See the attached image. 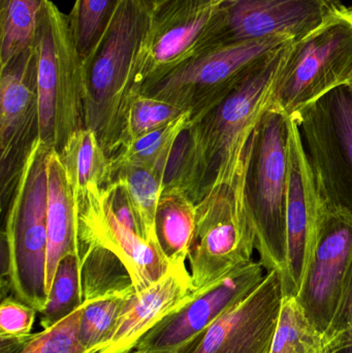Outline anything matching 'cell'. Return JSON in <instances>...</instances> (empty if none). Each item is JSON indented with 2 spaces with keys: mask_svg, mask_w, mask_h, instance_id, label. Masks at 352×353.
I'll list each match as a JSON object with an SVG mask.
<instances>
[{
  "mask_svg": "<svg viewBox=\"0 0 352 353\" xmlns=\"http://www.w3.org/2000/svg\"><path fill=\"white\" fill-rule=\"evenodd\" d=\"M103 192L116 218L143 238L138 217L125 187L113 180L103 189Z\"/></svg>",
  "mask_w": 352,
  "mask_h": 353,
  "instance_id": "e575fe53",
  "label": "cell"
},
{
  "mask_svg": "<svg viewBox=\"0 0 352 353\" xmlns=\"http://www.w3.org/2000/svg\"><path fill=\"white\" fill-rule=\"evenodd\" d=\"M351 265L352 218L322 205L315 250L297 296L320 331L328 333L338 319Z\"/></svg>",
  "mask_w": 352,
  "mask_h": 353,
  "instance_id": "7c38bea8",
  "label": "cell"
},
{
  "mask_svg": "<svg viewBox=\"0 0 352 353\" xmlns=\"http://www.w3.org/2000/svg\"><path fill=\"white\" fill-rule=\"evenodd\" d=\"M103 189L91 192L76 209L80 256L89 246L109 249L123 261L136 292H141L163 278L171 265L157 245L147 242L116 218Z\"/></svg>",
  "mask_w": 352,
  "mask_h": 353,
  "instance_id": "2e32d148",
  "label": "cell"
},
{
  "mask_svg": "<svg viewBox=\"0 0 352 353\" xmlns=\"http://www.w3.org/2000/svg\"><path fill=\"white\" fill-rule=\"evenodd\" d=\"M39 311L16 298L8 296L0 305V336L24 337L32 334Z\"/></svg>",
  "mask_w": 352,
  "mask_h": 353,
  "instance_id": "d6a6232c",
  "label": "cell"
},
{
  "mask_svg": "<svg viewBox=\"0 0 352 353\" xmlns=\"http://www.w3.org/2000/svg\"><path fill=\"white\" fill-rule=\"evenodd\" d=\"M29 336H24V337L0 336V353L20 352L28 340Z\"/></svg>",
  "mask_w": 352,
  "mask_h": 353,
  "instance_id": "d590c367",
  "label": "cell"
},
{
  "mask_svg": "<svg viewBox=\"0 0 352 353\" xmlns=\"http://www.w3.org/2000/svg\"><path fill=\"white\" fill-rule=\"evenodd\" d=\"M132 353H142V352H132Z\"/></svg>",
  "mask_w": 352,
  "mask_h": 353,
  "instance_id": "f35d334b",
  "label": "cell"
},
{
  "mask_svg": "<svg viewBox=\"0 0 352 353\" xmlns=\"http://www.w3.org/2000/svg\"><path fill=\"white\" fill-rule=\"evenodd\" d=\"M113 180L125 187L138 217L143 239L158 246L155 217L163 191V174L156 170L121 165L113 167Z\"/></svg>",
  "mask_w": 352,
  "mask_h": 353,
  "instance_id": "d4e9b609",
  "label": "cell"
},
{
  "mask_svg": "<svg viewBox=\"0 0 352 353\" xmlns=\"http://www.w3.org/2000/svg\"><path fill=\"white\" fill-rule=\"evenodd\" d=\"M56 57L55 149L61 150L68 139L84 124V78L83 63L72 43L68 16L53 2Z\"/></svg>",
  "mask_w": 352,
  "mask_h": 353,
  "instance_id": "ac0fdd59",
  "label": "cell"
},
{
  "mask_svg": "<svg viewBox=\"0 0 352 353\" xmlns=\"http://www.w3.org/2000/svg\"><path fill=\"white\" fill-rule=\"evenodd\" d=\"M82 307L50 329L31 334L19 353H90L79 339Z\"/></svg>",
  "mask_w": 352,
  "mask_h": 353,
  "instance_id": "1f68e13d",
  "label": "cell"
},
{
  "mask_svg": "<svg viewBox=\"0 0 352 353\" xmlns=\"http://www.w3.org/2000/svg\"><path fill=\"white\" fill-rule=\"evenodd\" d=\"M54 147L37 139L27 157L6 216L1 296L43 310L47 302L48 159Z\"/></svg>",
  "mask_w": 352,
  "mask_h": 353,
  "instance_id": "3957f363",
  "label": "cell"
},
{
  "mask_svg": "<svg viewBox=\"0 0 352 353\" xmlns=\"http://www.w3.org/2000/svg\"><path fill=\"white\" fill-rule=\"evenodd\" d=\"M192 290L191 275L186 265H171L158 281L132 294L113 338L99 353L134 352L143 336Z\"/></svg>",
  "mask_w": 352,
  "mask_h": 353,
  "instance_id": "e0dca14e",
  "label": "cell"
},
{
  "mask_svg": "<svg viewBox=\"0 0 352 353\" xmlns=\"http://www.w3.org/2000/svg\"><path fill=\"white\" fill-rule=\"evenodd\" d=\"M322 207L352 218V90L340 85L296 112Z\"/></svg>",
  "mask_w": 352,
  "mask_h": 353,
  "instance_id": "8992f818",
  "label": "cell"
},
{
  "mask_svg": "<svg viewBox=\"0 0 352 353\" xmlns=\"http://www.w3.org/2000/svg\"><path fill=\"white\" fill-rule=\"evenodd\" d=\"M282 301L280 275L268 272L247 298L175 353H270Z\"/></svg>",
  "mask_w": 352,
  "mask_h": 353,
  "instance_id": "4fadbf2b",
  "label": "cell"
},
{
  "mask_svg": "<svg viewBox=\"0 0 352 353\" xmlns=\"http://www.w3.org/2000/svg\"><path fill=\"white\" fill-rule=\"evenodd\" d=\"M184 113L186 112L177 105L140 91H132L128 99L125 132L121 147L143 134L167 125Z\"/></svg>",
  "mask_w": 352,
  "mask_h": 353,
  "instance_id": "4dcf8cb0",
  "label": "cell"
},
{
  "mask_svg": "<svg viewBox=\"0 0 352 353\" xmlns=\"http://www.w3.org/2000/svg\"><path fill=\"white\" fill-rule=\"evenodd\" d=\"M58 152L74 191L76 209L91 192L101 190L111 183V157L99 144L94 132L89 128L74 132Z\"/></svg>",
  "mask_w": 352,
  "mask_h": 353,
  "instance_id": "ffe728a7",
  "label": "cell"
},
{
  "mask_svg": "<svg viewBox=\"0 0 352 353\" xmlns=\"http://www.w3.org/2000/svg\"><path fill=\"white\" fill-rule=\"evenodd\" d=\"M189 112L177 119L143 134L122 146L112 157V165H130L156 170L165 176L167 161L176 141L190 123Z\"/></svg>",
  "mask_w": 352,
  "mask_h": 353,
  "instance_id": "484cf974",
  "label": "cell"
},
{
  "mask_svg": "<svg viewBox=\"0 0 352 353\" xmlns=\"http://www.w3.org/2000/svg\"><path fill=\"white\" fill-rule=\"evenodd\" d=\"M80 255L64 256L58 265L47 302L41 314V327L50 329L64 321L84 305L81 283Z\"/></svg>",
  "mask_w": 352,
  "mask_h": 353,
  "instance_id": "f1b7e54d",
  "label": "cell"
},
{
  "mask_svg": "<svg viewBox=\"0 0 352 353\" xmlns=\"http://www.w3.org/2000/svg\"><path fill=\"white\" fill-rule=\"evenodd\" d=\"M50 0H0V65L35 45Z\"/></svg>",
  "mask_w": 352,
  "mask_h": 353,
  "instance_id": "603a6c76",
  "label": "cell"
},
{
  "mask_svg": "<svg viewBox=\"0 0 352 353\" xmlns=\"http://www.w3.org/2000/svg\"><path fill=\"white\" fill-rule=\"evenodd\" d=\"M155 230L159 248L169 265H185L196 239V203L184 189H163Z\"/></svg>",
  "mask_w": 352,
  "mask_h": 353,
  "instance_id": "44dd1931",
  "label": "cell"
},
{
  "mask_svg": "<svg viewBox=\"0 0 352 353\" xmlns=\"http://www.w3.org/2000/svg\"><path fill=\"white\" fill-rule=\"evenodd\" d=\"M293 39L274 37L205 52L140 92L177 105L196 119L218 105L265 54Z\"/></svg>",
  "mask_w": 352,
  "mask_h": 353,
  "instance_id": "ba28073f",
  "label": "cell"
},
{
  "mask_svg": "<svg viewBox=\"0 0 352 353\" xmlns=\"http://www.w3.org/2000/svg\"><path fill=\"white\" fill-rule=\"evenodd\" d=\"M320 195L295 119L289 116L287 203V263L283 298H297L316 247Z\"/></svg>",
  "mask_w": 352,
  "mask_h": 353,
  "instance_id": "9a60e30c",
  "label": "cell"
},
{
  "mask_svg": "<svg viewBox=\"0 0 352 353\" xmlns=\"http://www.w3.org/2000/svg\"><path fill=\"white\" fill-rule=\"evenodd\" d=\"M245 167L233 182L196 203V239L188 256L194 290L253 261L256 239L244 199Z\"/></svg>",
  "mask_w": 352,
  "mask_h": 353,
  "instance_id": "52a82bcc",
  "label": "cell"
},
{
  "mask_svg": "<svg viewBox=\"0 0 352 353\" xmlns=\"http://www.w3.org/2000/svg\"><path fill=\"white\" fill-rule=\"evenodd\" d=\"M37 46L0 65V176L2 210L10 205L23 168L39 138Z\"/></svg>",
  "mask_w": 352,
  "mask_h": 353,
  "instance_id": "30bf717a",
  "label": "cell"
},
{
  "mask_svg": "<svg viewBox=\"0 0 352 353\" xmlns=\"http://www.w3.org/2000/svg\"><path fill=\"white\" fill-rule=\"evenodd\" d=\"M270 353H330L328 336L308 319L297 298H283Z\"/></svg>",
  "mask_w": 352,
  "mask_h": 353,
  "instance_id": "4316f807",
  "label": "cell"
},
{
  "mask_svg": "<svg viewBox=\"0 0 352 353\" xmlns=\"http://www.w3.org/2000/svg\"><path fill=\"white\" fill-rule=\"evenodd\" d=\"M220 6L221 0H165L153 6L150 37L138 60L132 91L214 49Z\"/></svg>",
  "mask_w": 352,
  "mask_h": 353,
  "instance_id": "9c48e42d",
  "label": "cell"
},
{
  "mask_svg": "<svg viewBox=\"0 0 352 353\" xmlns=\"http://www.w3.org/2000/svg\"><path fill=\"white\" fill-rule=\"evenodd\" d=\"M80 270L84 303L112 294L136 292L127 268L109 249L87 247L81 254Z\"/></svg>",
  "mask_w": 352,
  "mask_h": 353,
  "instance_id": "7402d4cb",
  "label": "cell"
},
{
  "mask_svg": "<svg viewBox=\"0 0 352 353\" xmlns=\"http://www.w3.org/2000/svg\"><path fill=\"white\" fill-rule=\"evenodd\" d=\"M134 292L112 294L84 303L79 339L87 352L99 353L111 341Z\"/></svg>",
  "mask_w": 352,
  "mask_h": 353,
  "instance_id": "f546056e",
  "label": "cell"
},
{
  "mask_svg": "<svg viewBox=\"0 0 352 353\" xmlns=\"http://www.w3.org/2000/svg\"><path fill=\"white\" fill-rule=\"evenodd\" d=\"M289 116L270 105L247 145L244 199L267 272L282 277L287 263Z\"/></svg>",
  "mask_w": 352,
  "mask_h": 353,
  "instance_id": "277c9868",
  "label": "cell"
},
{
  "mask_svg": "<svg viewBox=\"0 0 352 353\" xmlns=\"http://www.w3.org/2000/svg\"><path fill=\"white\" fill-rule=\"evenodd\" d=\"M352 74V8L340 3L322 24L287 48L271 105L287 116L320 99Z\"/></svg>",
  "mask_w": 352,
  "mask_h": 353,
  "instance_id": "5b68a950",
  "label": "cell"
},
{
  "mask_svg": "<svg viewBox=\"0 0 352 353\" xmlns=\"http://www.w3.org/2000/svg\"><path fill=\"white\" fill-rule=\"evenodd\" d=\"M51 0L45 8L37 32V46L39 55L37 94H39V139L45 144L55 148L56 114V57L54 41Z\"/></svg>",
  "mask_w": 352,
  "mask_h": 353,
  "instance_id": "cb8c5ba5",
  "label": "cell"
},
{
  "mask_svg": "<svg viewBox=\"0 0 352 353\" xmlns=\"http://www.w3.org/2000/svg\"><path fill=\"white\" fill-rule=\"evenodd\" d=\"M123 0H76L68 14L72 43L82 63L96 49Z\"/></svg>",
  "mask_w": 352,
  "mask_h": 353,
  "instance_id": "83f0119b",
  "label": "cell"
},
{
  "mask_svg": "<svg viewBox=\"0 0 352 353\" xmlns=\"http://www.w3.org/2000/svg\"><path fill=\"white\" fill-rule=\"evenodd\" d=\"M47 234L45 288L49 292L61 259L72 253L80 255L76 199L55 148L48 159Z\"/></svg>",
  "mask_w": 352,
  "mask_h": 353,
  "instance_id": "d6986e66",
  "label": "cell"
},
{
  "mask_svg": "<svg viewBox=\"0 0 352 353\" xmlns=\"http://www.w3.org/2000/svg\"><path fill=\"white\" fill-rule=\"evenodd\" d=\"M267 273L260 261H252L204 288L192 290L143 336L134 352L175 353L247 298Z\"/></svg>",
  "mask_w": 352,
  "mask_h": 353,
  "instance_id": "8fae6325",
  "label": "cell"
},
{
  "mask_svg": "<svg viewBox=\"0 0 352 353\" xmlns=\"http://www.w3.org/2000/svg\"><path fill=\"white\" fill-rule=\"evenodd\" d=\"M152 14L150 0H123L96 49L83 63L85 128L94 132L111 159L123 141L128 99L150 37Z\"/></svg>",
  "mask_w": 352,
  "mask_h": 353,
  "instance_id": "7a4b0ae2",
  "label": "cell"
},
{
  "mask_svg": "<svg viewBox=\"0 0 352 353\" xmlns=\"http://www.w3.org/2000/svg\"><path fill=\"white\" fill-rule=\"evenodd\" d=\"M152 2L153 6H156V4L161 3V2L165 1V0H150Z\"/></svg>",
  "mask_w": 352,
  "mask_h": 353,
  "instance_id": "8d00e7d4",
  "label": "cell"
},
{
  "mask_svg": "<svg viewBox=\"0 0 352 353\" xmlns=\"http://www.w3.org/2000/svg\"><path fill=\"white\" fill-rule=\"evenodd\" d=\"M340 3L339 0H221V25L214 49L274 37L300 41L318 28Z\"/></svg>",
  "mask_w": 352,
  "mask_h": 353,
  "instance_id": "5bb4252c",
  "label": "cell"
},
{
  "mask_svg": "<svg viewBox=\"0 0 352 353\" xmlns=\"http://www.w3.org/2000/svg\"><path fill=\"white\" fill-rule=\"evenodd\" d=\"M293 41L262 56L225 99L190 120L172 149L163 188L180 187L198 203L237 178L245 167L252 132L270 108L277 74Z\"/></svg>",
  "mask_w": 352,
  "mask_h": 353,
  "instance_id": "6da1fadb",
  "label": "cell"
},
{
  "mask_svg": "<svg viewBox=\"0 0 352 353\" xmlns=\"http://www.w3.org/2000/svg\"><path fill=\"white\" fill-rule=\"evenodd\" d=\"M347 84L349 85V87H351V90H352V74H351V79H349V83H347Z\"/></svg>",
  "mask_w": 352,
  "mask_h": 353,
  "instance_id": "74e56055",
  "label": "cell"
},
{
  "mask_svg": "<svg viewBox=\"0 0 352 353\" xmlns=\"http://www.w3.org/2000/svg\"><path fill=\"white\" fill-rule=\"evenodd\" d=\"M326 334L330 353H352V265L338 319Z\"/></svg>",
  "mask_w": 352,
  "mask_h": 353,
  "instance_id": "836d02e7",
  "label": "cell"
}]
</instances>
